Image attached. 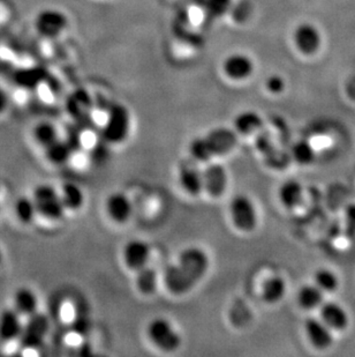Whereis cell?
<instances>
[{"label": "cell", "mask_w": 355, "mask_h": 357, "mask_svg": "<svg viewBox=\"0 0 355 357\" xmlns=\"http://www.w3.org/2000/svg\"><path fill=\"white\" fill-rule=\"evenodd\" d=\"M67 111L76 121V125L80 129L89 130L93 127L92 100L83 90H78L72 94L67 101Z\"/></svg>", "instance_id": "cell-11"}, {"label": "cell", "mask_w": 355, "mask_h": 357, "mask_svg": "<svg viewBox=\"0 0 355 357\" xmlns=\"http://www.w3.org/2000/svg\"><path fill=\"white\" fill-rule=\"evenodd\" d=\"M150 254L151 251L147 242L139 238L129 241L124 249L125 264L128 268L138 272L148 265Z\"/></svg>", "instance_id": "cell-15"}, {"label": "cell", "mask_w": 355, "mask_h": 357, "mask_svg": "<svg viewBox=\"0 0 355 357\" xmlns=\"http://www.w3.org/2000/svg\"><path fill=\"white\" fill-rule=\"evenodd\" d=\"M66 143L68 146L71 147L73 153L80 152L82 150V136L81 129L78 125L69 126L67 129V134H66Z\"/></svg>", "instance_id": "cell-34"}, {"label": "cell", "mask_w": 355, "mask_h": 357, "mask_svg": "<svg viewBox=\"0 0 355 357\" xmlns=\"http://www.w3.org/2000/svg\"><path fill=\"white\" fill-rule=\"evenodd\" d=\"M232 0H206V8L210 14L219 18L230 11Z\"/></svg>", "instance_id": "cell-33"}, {"label": "cell", "mask_w": 355, "mask_h": 357, "mask_svg": "<svg viewBox=\"0 0 355 357\" xmlns=\"http://www.w3.org/2000/svg\"><path fill=\"white\" fill-rule=\"evenodd\" d=\"M15 212H17V215H18L20 221L23 222V223H29V222L32 221V218L37 213V210H36L34 201H30L28 198H21L17 203Z\"/></svg>", "instance_id": "cell-31"}, {"label": "cell", "mask_w": 355, "mask_h": 357, "mask_svg": "<svg viewBox=\"0 0 355 357\" xmlns=\"http://www.w3.org/2000/svg\"><path fill=\"white\" fill-rule=\"evenodd\" d=\"M21 322L18 312L6 310L0 314V340L11 341L21 336Z\"/></svg>", "instance_id": "cell-21"}, {"label": "cell", "mask_w": 355, "mask_h": 357, "mask_svg": "<svg viewBox=\"0 0 355 357\" xmlns=\"http://www.w3.org/2000/svg\"><path fill=\"white\" fill-rule=\"evenodd\" d=\"M67 18L57 10H44L36 19V29L39 35L47 39H54L61 35L67 27Z\"/></svg>", "instance_id": "cell-12"}, {"label": "cell", "mask_w": 355, "mask_h": 357, "mask_svg": "<svg viewBox=\"0 0 355 357\" xmlns=\"http://www.w3.org/2000/svg\"><path fill=\"white\" fill-rule=\"evenodd\" d=\"M35 138L37 143L44 147V150L56 143L58 139H61L58 136L57 130L50 123H42L37 125L35 129Z\"/></svg>", "instance_id": "cell-29"}, {"label": "cell", "mask_w": 355, "mask_h": 357, "mask_svg": "<svg viewBox=\"0 0 355 357\" xmlns=\"http://www.w3.org/2000/svg\"><path fill=\"white\" fill-rule=\"evenodd\" d=\"M47 329H49V322L44 314H32L28 323L22 329L21 336H20L21 346L25 349H35L41 346L45 339Z\"/></svg>", "instance_id": "cell-10"}, {"label": "cell", "mask_w": 355, "mask_h": 357, "mask_svg": "<svg viewBox=\"0 0 355 357\" xmlns=\"http://www.w3.org/2000/svg\"><path fill=\"white\" fill-rule=\"evenodd\" d=\"M34 203L37 213L49 220L61 218L66 208L63 198L50 185H41L35 190Z\"/></svg>", "instance_id": "cell-6"}, {"label": "cell", "mask_w": 355, "mask_h": 357, "mask_svg": "<svg viewBox=\"0 0 355 357\" xmlns=\"http://www.w3.org/2000/svg\"><path fill=\"white\" fill-rule=\"evenodd\" d=\"M263 126L262 117L252 110L242 111L233 119V129L244 136H249L259 131Z\"/></svg>", "instance_id": "cell-22"}, {"label": "cell", "mask_w": 355, "mask_h": 357, "mask_svg": "<svg viewBox=\"0 0 355 357\" xmlns=\"http://www.w3.org/2000/svg\"><path fill=\"white\" fill-rule=\"evenodd\" d=\"M264 87L268 93L271 95H281L284 93L286 88V81L285 79L279 74H271L266 78Z\"/></svg>", "instance_id": "cell-32"}, {"label": "cell", "mask_w": 355, "mask_h": 357, "mask_svg": "<svg viewBox=\"0 0 355 357\" xmlns=\"http://www.w3.org/2000/svg\"><path fill=\"white\" fill-rule=\"evenodd\" d=\"M303 329L309 343L317 349H327L334 345V331L322 319L309 317L305 319Z\"/></svg>", "instance_id": "cell-13"}, {"label": "cell", "mask_w": 355, "mask_h": 357, "mask_svg": "<svg viewBox=\"0 0 355 357\" xmlns=\"http://www.w3.org/2000/svg\"><path fill=\"white\" fill-rule=\"evenodd\" d=\"M1 258H3V256H1V252H0V261H1Z\"/></svg>", "instance_id": "cell-37"}, {"label": "cell", "mask_w": 355, "mask_h": 357, "mask_svg": "<svg viewBox=\"0 0 355 357\" xmlns=\"http://www.w3.org/2000/svg\"><path fill=\"white\" fill-rule=\"evenodd\" d=\"M222 71L231 81H246L255 71V64L248 54L235 52L228 54L222 64Z\"/></svg>", "instance_id": "cell-8"}, {"label": "cell", "mask_w": 355, "mask_h": 357, "mask_svg": "<svg viewBox=\"0 0 355 357\" xmlns=\"http://www.w3.org/2000/svg\"><path fill=\"white\" fill-rule=\"evenodd\" d=\"M239 141V133L235 129L217 127L206 136H196L189 143V153L196 161H213L217 157L225 156L235 150Z\"/></svg>", "instance_id": "cell-2"}, {"label": "cell", "mask_w": 355, "mask_h": 357, "mask_svg": "<svg viewBox=\"0 0 355 357\" xmlns=\"http://www.w3.org/2000/svg\"><path fill=\"white\" fill-rule=\"evenodd\" d=\"M291 155L298 165H312L316 159V152L314 150L313 145L307 140H300L292 147Z\"/></svg>", "instance_id": "cell-26"}, {"label": "cell", "mask_w": 355, "mask_h": 357, "mask_svg": "<svg viewBox=\"0 0 355 357\" xmlns=\"http://www.w3.org/2000/svg\"><path fill=\"white\" fill-rule=\"evenodd\" d=\"M231 221L242 232H252L259 223V213L254 201L246 194H237L228 205Z\"/></svg>", "instance_id": "cell-4"}, {"label": "cell", "mask_w": 355, "mask_h": 357, "mask_svg": "<svg viewBox=\"0 0 355 357\" xmlns=\"http://www.w3.org/2000/svg\"><path fill=\"white\" fill-rule=\"evenodd\" d=\"M45 78V72L41 68H25L17 72L14 75V81L19 86L34 90L42 83Z\"/></svg>", "instance_id": "cell-25"}, {"label": "cell", "mask_w": 355, "mask_h": 357, "mask_svg": "<svg viewBox=\"0 0 355 357\" xmlns=\"http://www.w3.org/2000/svg\"><path fill=\"white\" fill-rule=\"evenodd\" d=\"M63 201H64L65 207L69 210H78L81 207L85 201L83 193L78 186L74 184H67L63 189Z\"/></svg>", "instance_id": "cell-30"}, {"label": "cell", "mask_w": 355, "mask_h": 357, "mask_svg": "<svg viewBox=\"0 0 355 357\" xmlns=\"http://www.w3.org/2000/svg\"><path fill=\"white\" fill-rule=\"evenodd\" d=\"M202 172L204 192L208 193L211 198L223 196L228 185V170L224 165L210 161Z\"/></svg>", "instance_id": "cell-9"}, {"label": "cell", "mask_w": 355, "mask_h": 357, "mask_svg": "<svg viewBox=\"0 0 355 357\" xmlns=\"http://www.w3.org/2000/svg\"><path fill=\"white\" fill-rule=\"evenodd\" d=\"M209 256L202 247H189L164 271V285L172 295L182 296L194 289L209 269Z\"/></svg>", "instance_id": "cell-1"}, {"label": "cell", "mask_w": 355, "mask_h": 357, "mask_svg": "<svg viewBox=\"0 0 355 357\" xmlns=\"http://www.w3.org/2000/svg\"><path fill=\"white\" fill-rule=\"evenodd\" d=\"M129 127L131 118L127 109L120 104H114L109 110L102 136L107 143H120L127 138Z\"/></svg>", "instance_id": "cell-5"}, {"label": "cell", "mask_w": 355, "mask_h": 357, "mask_svg": "<svg viewBox=\"0 0 355 357\" xmlns=\"http://www.w3.org/2000/svg\"><path fill=\"white\" fill-rule=\"evenodd\" d=\"M15 307L20 314H25V316H32L36 314V307H37V298L35 294L32 290L23 289L18 290V293L15 295Z\"/></svg>", "instance_id": "cell-28"}, {"label": "cell", "mask_w": 355, "mask_h": 357, "mask_svg": "<svg viewBox=\"0 0 355 357\" xmlns=\"http://www.w3.org/2000/svg\"><path fill=\"white\" fill-rule=\"evenodd\" d=\"M297 300L302 309L314 310L320 309L321 305L325 302V293L321 290L315 283H307L300 287L297 294Z\"/></svg>", "instance_id": "cell-20"}, {"label": "cell", "mask_w": 355, "mask_h": 357, "mask_svg": "<svg viewBox=\"0 0 355 357\" xmlns=\"http://www.w3.org/2000/svg\"><path fill=\"white\" fill-rule=\"evenodd\" d=\"M288 285L281 275H270L263 281L261 297L266 304H276L284 298Z\"/></svg>", "instance_id": "cell-19"}, {"label": "cell", "mask_w": 355, "mask_h": 357, "mask_svg": "<svg viewBox=\"0 0 355 357\" xmlns=\"http://www.w3.org/2000/svg\"><path fill=\"white\" fill-rule=\"evenodd\" d=\"M303 196H305L303 186L301 183L295 179L285 181L278 189V199L288 210L299 207L303 201Z\"/></svg>", "instance_id": "cell-17"}, {"label": "cell", "mask_w": 355, "mask_h": 357, "mask_svg": "<svg viewBox=\"0 0 355 357\" xmlns=\"http://www.w3.org/2000/svg\"><path fill=\"white\" fill-rule=\"evenodd\" d=\"M136 286L140 293L143 295H153L156 293L158 287V274L156 269L149 267L148 265L146 267L139 269L136 275Z\"/></svg>", "instance_id": "cell-23"}, {"label": "cell", "mask_w": 355, "mask_h": 357, "mask_svg": "<svg viewBox=\"0 0 355 357\" xmlns=\"http://www.w3.org/2000/svg\"><path fill=\"white\" fill-rule=\"evenodd\" d=\"M320 318L334 332H341L349 325V316L341 304L334 300H325L320 307Z\"/></svg>", "instance_id": "cell-14"}, {"label": "cell", "mask_w": 355, "mask_h": 357, "mask_svg": "<svg viewBox=\"0 0 355 357\" xmlns=\"http://www.w3.org/2000/svg\"><path fill=\"white\" fill-rule=\"evenodd\" d=\"M344 221L346 230L355 234V204L348 205L345 210Z\"/></svg>", "instance_id": "cell-35"}, {"label": "cell", "mask_w": 355, "mask_h": 357, "mask_svg": "<svg viewBox=\"0 0 355 357\" xmlns=\"http://www.w3.org/2000/svg\"><path fill=\"white\" fill-rule=\"evenodd\" d=\"M292 41L298 52L307 57L317 54L322 45L320 30L310 22L299 23L293 30Z\"/></svg>", "instance_id": "cell-7"}, {"label": "cell", "mask_w": 355, "mask_h": 357, "mask_svg": "<svg viewBox=\"0 0 355 357\" xmlns=\"http://www.w3.org/2000/svg\"><path fill=\"white\" fill-rule=\"evenodd\" d=\"M147 336L150 341L165 353H173L179 349L182 343L180 333L169 319L156 317L147 325Z\"/></svg>", "instance_id": "cell-3"}, {"label": "cell", "mask_w": 355, "mask_h": 357, "mask_svg": "<svg viewBox=\"0 0 355 357\" xmlns=\"http://www.w3.org/2000/svg\"><path fill=\"white\" fill-rule=\"evenodd\" d=\"M178 181L182 189L189 196H197L204 192L203 172L196 167L191 165H182L178 174Z\"/></svg>", "instance_id": "cell-16"}, {"label": "cell", "mask_w": 355, "mask_h": 357, "mask_svg": "<svg viewBox=\"0 0 355 357\" xmlns=\"http://www.w3.org/2000/svg\"><path fill=\"white\" fill-rule=\"evenodd\" d=\"M107 211L114 222L125 223L131 218L133 206L126 194L117 192L109 196L107 201Z\"/></svg>", "instance_id": "cell-18"}, {"label": "cell", "mask_w": 355, "mask_h": 357, "mask_svg": "<svg viewBox=\"0 0 355 357\" xmlns=\"http://www.w3.org/2000/svg\"><path fill=\"white\" fill-rule=\"evenodd\" d=\"M47 156L54 165H63L69 160L73 154L71 147L68 146L66 140L58 139L56 143L45 148Z\"/></svg>", "instance_id": "cell-27"}, {"label": "cell", "mask_w": 355, "mask_h": 357, "mask_svg": "<svg viewBox=\"0 0 355 357\" xmlns=\"http://www.w3.org/2000/svg\"><path fill=\"white\" fill-rule=\"evenodd\" d=\"M314 283L324 293L331 294L339 288L341 281L338 275L330 268L321 267L314 273Z\"/></svg>", "instance_id": "cell-24"}, {"label": "cell", "mask_w": 355, "mask_h": 357, "mask_svg": "<svg viewBox=\"0 0 355 357\" xmlns=\"http://www.w3.org/2000/svg\"><path fill=\"white\" fill-rule=\"evenodd\" d=\"M8 104V96L6 92H5L1 87H0V114H3Z\"/></svg>", "instance_id": "cell-36"}]
</instances>
